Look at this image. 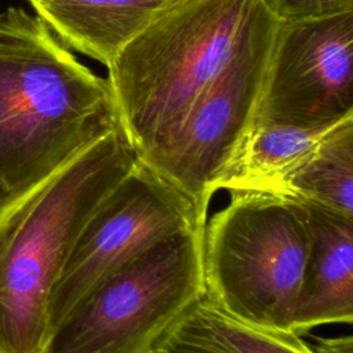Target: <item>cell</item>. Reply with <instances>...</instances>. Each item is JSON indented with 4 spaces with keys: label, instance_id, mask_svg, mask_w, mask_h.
Masks as SVG:
<instances>
[{
    "label": "cell",
    "instance_id": "e0dca14e",
    "mask_svg": "<svg viewBox=\"0 0 353 353\" xmlns=\"http://www.w3.org/2000/svg\"><path fill=\"white\" fill-rule=\"evenodd\" d=\"M26 1H29V0H26Z\"/></svg>",
    "mask_w": 353,
    "mask_h": 353
},
{
    "label": "cell",
    "instance_id": "8992f818",
    "mask_svg": "<svg viewBox=\"0 0 353 353\" xmlns=\"http://www.w3.org/2000/svg\"><path fill=\"white\" fill-rule=\"evenodd\" d=\"M205 222L179 189L138 161L91 215L66 258L48 299L47 336L105 280L165 239L203 230Z\"/></svg>",
    "mask_w": 353,
    "mask_h": 353
},
{
    "label": "cell",
    "instance_id": "30bf717a",
    "mask_svg": "<svg viewBox=\"0 0 353 353\" xmlns=\"http://www.w3.org/2000/svg\"><path fill=\"white\" fill-rule=\"evenodd\" d=\"M185 0H29L69 48L108 66L117 52Z\"/></svg>",
    "mask_w": 353,
    "mask_h": 353
},
{
    "label": "cell",
    "instance_id": "277c9868",
    "mask_svg": "<svg viewBox=\"0 0 353 353\" xmlns=\"http://www.w3.org/2000/svg\"><path fill=\"white\" fill-rule=\"evenodd\" d=\"M203 230V299L265 330L292 323L310 243L306 208L262 192H229Z\"/></svg>",
    "mask_w": 353,
    "mask_h": 353
},
{
    "label": "cell",
    "instance_id": "9c48e42d",
    "mask_svg": "<svg viewBox=\"0 0 353 353\" xmlns=\"http://www.w3.org/2000/svg\"><path fill=\"white\" fill-rule=\"evenodd\" d=\"M310 243L292 331L353 321V216L303 204Z\"/></svg>",
    "mask_w": 353,
    "mask_h": 353
},
{
    "label": "cell",
    "instance_id": "9a60e30c",
    "mask_svg": "<svg viewBox=\"0 0 353 353\" xmlns=\"http://www.w3.org/2000/svg\"><path fill=\"white\" fill-rule=\"evenodd\" d=\"M314 353H353L352 335L338 338H320L309 345Z\"/></svg>",
    "mask_w": 353,
    "mask_h": 353
},
{
    "label": "cell",
    "instance_id": "3957f363",
    "mask_svg": "<svg viewBox=\"0 0 353 353\" xmlns=\"http://www.w3.org/2000/svg\"><path fill=\"white\" fill-rule=\"evenodd\" d=\"M262 0H185L121 48L108 69L119 124L152 165L234 57Z\"/></svg>",
    "mask_w": 353,
    "mask_h": 353
},
{
    "label": "cell",
    "instance_id": "5b68a950",
    "mask_svg": "<svg viewBox=\"0 0 353 353\" xmlns=\"http://www.w3.org/2000/svg\"><path fill=\"white\" fill-rule=\"evenodd\" d=\"M203 230L165 239L105 280L48 334L40 353H160L204 295Z\"/></svg>",
    "mask_w": 353,
    "mask_h": 353
},
{
    "label": "cell",
    "instance_id": "7c38bea8",
    "mask_svg": "<svg viewBox=\"0 0 353 353\" xmlns=\"http://www.w3.org/2000/svg\"><path fill=\"white\" fill-rule=\"evenodd\" d=\"M262 193L353 216V116Z\"/></svg>",
    "mask_w": 353,
    "mask_h": 353
},
{
    "label": "cell",
    "instance_id": "2e32d148",
    "mask_svg": "<svg viewBox=\"0 0 353 353\" xmlns=\"http://www.w3.org/2000/svg\"><path fill=\"white\" fill-rule=\"evenodd\" d=\"M160 353H204V352L197 350L190 346H186V345H182V343H178L172 339H167L164 342V345L161 346Z\"/></svg>",
    "mask_w": 353,
    "mask_h": 353
},
{
    "label": "cell",
    "instance_id": "8fae6325",
    "mask_svg": "<svg viewBox=\"0 0 353 353\" xmlns=\"http://www.w3.org/2000/svg\"><path fill=\"white\" fill-rule=\"evenodd\" d=\"M341 121L327 127L252 123L219 179L218 190H266L313 153Z\"/></svg>",
    "mask_w": 353,
    "mask_h": 353
},
{
    "label": "cell",
    "instance_id": "6da1fadb",
    "mask_svg": "<svg viewBox=\"0 0 353 353\" xmlns=\"http://www.w3.org/2000/svg\"><path fill=\"white\" fill-rule=\"evenodd\" d=\"M119 125L106 77L36 14L0 11V205Z\"/></svg>",
    "mask_w": 353,
    "mask_h": 353
},
{
    "label": "cell",
    "instance_id": "5bb4252c",
    "mask_svg": "<svg viewBox=\"0 0 353 353\" xmlns=\"http://www.w3.org/2000/svg\"><path fill=\"white\" fill-rule=\"evenodd\" d=\"M279 22L316 19L353 11V0H262Z\"/></svg>",
    "mask_w": 353,
    "mask_h": 353
},
{
    "label": "cell",
    "instance_id": "7a4b0ae2",
    "mask_svg": "<svg viewBox=\"0 0 353 353\" xmlns=\"http://www.w3.org/2000/svg\"><path fill=\"white\" fill-rule=\"evenodd\" d=\"M139 159L123 128L0 205V353H40L51 290L83 228Z\"/></svg>",
    "mask_w": 353,
    "mask_h": 353
},
{
    "label": "cell",
    "instance_id": "4fadbf2b",
    "mask_svg": "<svg viewBox=\"0 0 353 353\" xmlns=\"http://www.w3.org/2000/svg\"><path fill=\"white\" fill-rule=\"evenodd\" d=\"M168 339L204 353H314L296 332L270 331L239 321L203 298L190 307Z\"/></svg>",
    "mask_w": 353,
    "mask_h": 353
},
{
    "label": "cell",
    "instance_id": "ba28073f",
    "mask_svg": "<svg viewBox=\"0 0 353 353\" xmlns=\"http://www.w3.org/2000/svg\"><path fill=\"white\" fill-rule=\"evenodd\" d=\"M353 116V11L279 22L254 123L327 127Z\"/></svg>",
    "mask_w": 353,
    "mask_h": 353
},
{
    "label": "cell",
    "instance_id": "52a82bcc",
    "mask_svg": "<svg viewBox=\"0 0 353 353\" xmlns=\"http://www.w3.org/2000/svg\"><path fill=\"white\" fill-rule=\"evenodd\" d=\"M277 28L279 21L263 4L170 148L148 165L179 189L204 221L219 179L255 120Z\"/></svg>",
    "mask_w": 353,
    "mask_h": 353
}]
</instances>
